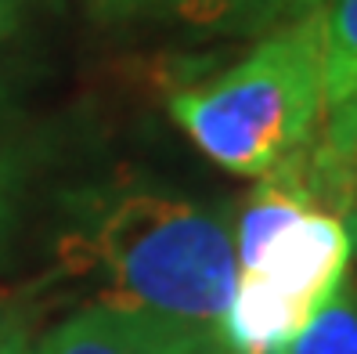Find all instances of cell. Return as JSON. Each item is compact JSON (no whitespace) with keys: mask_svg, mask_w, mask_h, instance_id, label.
<instances>
[{"mask_svg":"<svg viewBox=\"0 0 357 354\" xmlns=\"http://www.w3.org/2000/svg\"><path fill=\"white\" fill-rule=\"evenodd\" d=\"M54 257L94 286V304L224 347L235 235L213 206L149 177H101L61 196Z\"/></svg>","mask_w":357,"mask_h":354,"instance_id":"cell-1","label":"cell"},{"mask_svg":"<svg viewBox=\"0 0 357 354\" xmlns=\"http://www.w3.org/2000/svg\"><path fill=\"white\" fill-rule=\"evenodd\" d=\"M170 116L220 170L267 177L307 152L328 112L325 4L267 29L217 76L170 94Z\"/></svg>","mask_w":357,"mask_h":354,"instance_id":"cell-2","label":"cell"},{"mask_svg":"<svg viewBox=\"0 0 357 354\" xmlns=\"http://www.w3.org/2000/svg\"><path fill=\"white\" fill-rule=\"evenodd\" d=\"M235 289L224 311L227 354H285L350 275L343 221L310 199L296 159L257 181L231 224Z\"/></svg>","mask_w":357,"mask_h":354,"instance_id":"cell-3","label":"cell"},{"mask_svg":"<svg viewBox=\"0 0 357 354\" xmlns=\"http://www.w3.org/2000/svg\"><path fill=\"white\" fill-rule=\"evenodd\" d=\"M94 26L112 33L155 36H264L325 0H79Z\"/></svg>","mask_w":357,"mask_h":354,"instance_id":"cell-4","label":"cell"},{"mask_svg":"<svg viewBox=\"0 0 357 354\" xmlns=\"http://www.w3.org/2000/svg\"><path fill=\"white\" fill-rule=\"evenodd\" d=\"M29 354H227L224 347L199 344L192 337L137 318L109 304H91L54 325Z\"/></svg>","mask_w":357,"mask_h":354,"instance_id":"cell-5","label":"cell"},{"mask_svg":"<svg viewBox=\"0 0 357 354\" xmlns=\"http://www.w3.org/2000/svg\"><path fill=\"white\" fill-rule=\"evenodd\" d=\"M310 199L343 221L357 253V101L325 112L318 134L296 156Z\"/></svg>","mask_w":357,"mask_h":354,"instance_id":"cell-6","label":"cell"},{"mask_svg":"<svg viewBox=\"0 0 357 354\" xmlns=\"http://www.w3.org/2000/svg\"><path fill=\"white\" fill-rule=\"evenodd\" d=\"M325 101H357V0H325Z\"/></svg>","mask_w":357,"mask_h":354,"instance_id":"cell-7","label":"cell"},{"mask_svg":"<svg viewBox=\"0 0 357 354\" xmlns=\"http://www.w3.org/2000/svg\"><path fill=\"white\" fill-rule=\"evenodd\" d=\"M285 354H357V282L350 275Z\"/></svg>","mask_w":357,"mask_h":354,"instance_id":"cell-8","label":"cell"},{"mask_svg":"<svg viewBox=\"0 0 357 354\" xmlns=\"http://www.w3.org/2000/svg\"><path fill=\"white\" fill-rule=\"evenodd\" d=\"M66 15V0H0V69L29 40Z\"/></svg>","mask_w":357,"mask_h":354,"instance_id":"cell-9","label":"cell"},{"mask_svg":"<svg viewBox=\"0 0 357 354\" xmlns=\"http://www.w3.org/2000/svg\"><path fill=\"white\" fill-rule=\"evenodd\" d=\"M0 354H29V329L15 307L0 304Z\"/></svg>","mask_w":357,"mask_h":354,"instance_id":"cell-10","label":"cell"}]
</instances>
